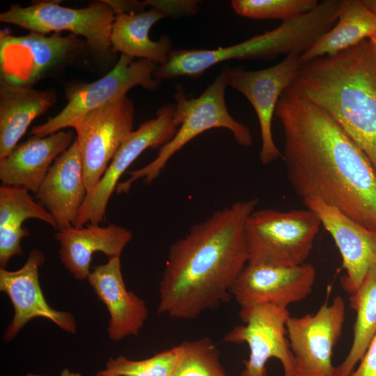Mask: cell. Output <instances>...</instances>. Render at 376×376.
I'll use <instances>...</instances> for the list:
<instances>
[{
    "instance_id": "cell-6",
    "label": "cell",
    "mask_w": 376,
    "mask_h": 376,
    "mask_svg": "<svg viewBox=\"0 0 376 376\" xmlns=\"http://www.w3.org/2000/svg\"><path fill=\"white\" fill-rule=\"evenodd\" d=\"M321 226L307 208L255 210L245 226L248 263L280 267L306 263Z\"/></svg>"
},
{
    "instance_id": "cell-3",
    "label": "cell",
    "mask_w": 376,
    "mask_h": 376,
    "mask_svg": "<svg viewBox=\"0 0 376 376\" xmlns=\"http://www.w3.org/2000/svg\"><path fill=\"white\" fill-rule=\"evenodd\" d=\"M288 89L327 112L376 173V50L368 39L306 63Z\"/></svg>"
},
{
    "instance_id": "cell-33",
    "label": "cell",
    "mask_w": 376,
    "mask_h": 376,
    "mask_svg": "<svg viewBox=\"0 0 376 376\" xmlns=\"http://www.w3.org/2000/svg\"><path fill=\"white\" fill-rule=\"evenodd\" d=\"M25 376H41L38 374H32V373H28ZM60 376H82L79 373H75L70 370L68 368H64L61 373Z\"/></svg>"
},
{
    "instance_id": "cell-14",
    "label": "cell",
    "mask_w": 376,
    "mask_h": 376,
    "mask_svg": "<svg viewBox=\"0 0 376 376\" xmlns=\"http://www.w3.org/2000/svg\"><path fill=\"white\" fill-rule=\"evenodd\" d=\"M345 318V304L340 296L324 303L314 314L290 316L287 336L294 356V376H334L331 363Z\"/></svg>"
},
{
    "instance_id": "cell-23",
    "label": "cell",
    "mask_w": 376,
    "mask_h": 376,
    "mask_svg": "<svg viewBox=\"0 0 376 376\" xmlns=\"http://www.w3.org/2000/svg\"><path fill=\"white\" fill-rule=\"evenodd\" d=\"M166 15L151 8L147 11L118 14L111 30V45L113 52L132 58L146 59L162 65L169 59L173 49L171 39L166 35L157 41L150 40V28Z\"/></svg>"
},
{
    "instance_id": "cell-15",
    "label": "cell",
    "mask_w": 376,
    "mask_h": 376,
    "mask_svg": "<svg viewBox=\"0 0 376 376\" xmlns=\"http://www.w3.org/2000/svg\"><path fill=\"white\" fill-rule=\"evenodd\" d=\"M45 259L44 253L34 249L19 269L0 268V291L8 297L14 311L13 319L4 331L6 342L13 340L29 321L38 318L50 320L68 333L74 334L77 331L74 315L53 308L43 295L38 272Z\"/></svg>"
},
{
    "instance_id": "cell-36",
    "label": "cell",
    "mask_w": 376,
    "mask_h": 376,
    "mask_svg": "<svg viewBox=\"0 0 376 376\" xmlns=\"http://www.w3.org/2000/svg\"><path fill=\"white\" fill-rule=\"evenodd\" d=\"M368 40L376 50V31L368 38Z\"/></svg>"
},
{
    "instance_id": "cell-32",
    "label": "cell",
    "mask_w": 376,
    "mask_h": 376,
    "mask_svg": "<svg viewBox=\"0 0 376 376\" xmlns=\"http://www.w3.org/2000/svg\"><path fill=\"white\" fill-rule=\"evenodd\" d=\"M113 9L115 15L144 11V1H105Z\"/></svg>"
},
{
    "instance_id": "cell-12",
    "label": "cell",
    "mask_w": 376,
    "mask_h": 376,
    "mask_svg": "<svg viewBox=\"0 0 376 376\" xmlns=\"http://www.w3.org/2000/svg\"><path fill=\"white\" fill-rule=\"evenodd\" d=\"M303 65L301 54L292 52L269 68L246 70L226 67L227 84L240 92L253 106L261 136L260 162L266 166L282 157L272 134V118L282 94L293 84Z\"/></svg>"
},
{
    "instance_id": "cell-27",
    "label": "cell",
    "mask_w": 376,
    "mask_h": 376,
    "mask_svg": "<svg viewBox=\"0 0 376 376\" xmlns=\"http://www.w3.org/2000/svg\"><path fill=\"white\" fill-rule=\"evenodd\" d=\"M178 347V359L170 376H228L210 338L184 341Z\"/></svg>"
},
{
    "instance_id": "cell-5",
    "label": "cell",
    "mask_w": 376,
    "mask_h": 376,
    "mask_svg": "<svg viewBox=\"0 0 376 376\" xmlns=\"http://www.w3.org/2000/svg\"><path fill=\"white\" fill-rule=\"evenodd\" d=\"M227 86L226 67L197 97L188 98L183 87L177 85L174 94L175 115L179 127L175 134L159 148L155 159L139 169L129 171L130 177L118 184L116 193H127L132 185L139 179H143L147 184L153 182L177 152L191 140L209 130L227 129L239 145L251 146L253 139L250 129L233 118L227 109L225 101Z\"/></svg>"
},
{
    "instance_id": "cell-24",
    "label": "cell",
    "mask_w": 376,
    "mask_h": 376,
    "mask_svg": "<svg viewBox=\"0 0 376 376\" xmlns=\"http://www.w3.org/2000/svg\"><path fill=\"white\" fill-rule=\"evenodd\" d=\"M29 192L17 187H0V268L6 269L11 258L23 255L22 240L30 235L23 227L26 220L36 219L57 230L50 213Z\"/></svg>"
},
{
    "instance_id": "cell-7",
    "label": "cell",
    "mask_w": 376,
    "mask_h": 376,
    "mask_svg": "<svg viewBox=\"0 0 376 376\" xmlns=\"http://www.w3.org/2000/svg\"><path fill=\"white\" fill-rule=\"evenodd\" d=\"M86 42L70 33L50 36L30 32L13 36L0 31L1 86L32 88L40 80L63 68Z\"/></svg>"
},
{
    "instance_id": "cell-2",
    "label": "cell",
    "mask_w": 376,
    "mask_h": 376,
    "mask_svg": "<svg viewBox=\"0 0 376 376\" xmlns=\"http://www.w3.org/2000/svg\"><path fill=\"white\" fill-rule=\"evenodd\" d=\"M258 202L255 198L218 210L171 245L158 314L194 320L228 300L249 262L245 226Z\"/></svg>"
},
{
    "instance_id": "cell-9",
    "label": "cell",
    "mask_w": 376,
    "mask_h": 376,
    "mask_svg": "<svg viewBox=\"0 0 376 376\" xmlns=\"http://www.w3.org/2000/svg\"><path fill=\"white\" fill-rule=\"evenodd\" d=\"M157 65L146 59L134 61L121 54L115 66L102 78L69 90L67 104L56 116L31 130L33 136H47L72 125L90 112L126 96L133 87L149 91L159 88L155 78Z\"/></svg>"
},
{
    "instance_id": "cell-18",
    "label": "cell",
    "mask_w": 376,
    "mask_h": 376,
    "mask_svg": "<svg viewBox=\"0 0 376 376\" xmlns=\"http://www.w3.org/2000/svg\"><path fill=\"white\" fill-rule=\"evenodd\" d=\"M87 281L109 313V339L117 342L138 336L148 318V309L143 299L127 290L120 256L109 258L106 263L94 267Z\"/></svg>"
},
{
    "instance_id": "cell-16",
    "label": "cell",
    "mask_w": 376,
    "mask_h": 376,
    "mask_svg": "<svg viewBox=\"0 0 376 376\" xmlns=\"http://www.w3.org/2000/svg\"><path fill=\"white\" fill-rule=\"evenodd\" d=\"M316 270L309 263L280 267L247 263L235 282L231 295L240 308L270 304L287 308L312 292Z\"/></svg>"
},
{
    "instance_id": "cell-34",
    "label": "cell",
    "mask_w": 376,
    "mask_h": 376,
    "mask_svg": "<svg viewBox=\"0 0 376 376\" xmlns=\"http://www.w3.org/2000/svg\"><path fill=\"white\" fill-rule=\"evenodd\" d=\"M366 6L376 15V0H363Z\"/></svg>"
},
{
    "instance_id": "cell-11",
    "label": "cell",
    "mask_w": 376,
    "mask_h": 376,
    "mask_svg": "<svg viewBox=\"0 0 376 376\" xmlns=\"http://www.w3.org/2000/svg\"><path fill=\"white\" fill-rule=\"evenodd\" d=\"M244 323L231 329L223 342L249 347V357L243 361L240 376H267L266 363L275 358L281 362L284 375L294 376V356L287 336L286 322L290 317L287 308L270 304L240 308Z\"/></svg>"
},
{
    "instance_id": "cell-13",
    "label": "cell",
    "mask_w": 376,
    "mask_h": 376,
    "mask_svg": "<svg viewBox=\"0 0 376 376\" xmlns=\"http://www.w3.org/2000/svg\"><path fill=\"white\" fill-rule=\"evenodd\" d=\"M134 108L127 96L95 109L73 125L87 193L99 182L116 153L133 131Z\"/></svg>"
},
{
    "instance_id": "cell-22",
    "label": "cell",
    "mask_w": 376,
    "mask_h": 376,
    "mask_svg": "<svg viewBox=\"0 0 376 376\" xmlns=\"http://www.w3.org/2000/svg\"><path fill=\"white\" fill-rule=\"evenodd\" d=\"M56 97L54 89L0 86V159L11 152L33 120L47 111Z\"/></svg>"
},
{
    "instance_id": "cell-8",
    "label": "cell",
    "mask_w": 376,
    "mask_h": 376,
    "mask_svg": "<svg viewBox=\"0 0 376 376\" xmlns=\"http://www.w3.org/2000/svg\"><path fill=\"white\" fill-rule=\"evenodd\" d=\"M115 16L105 1L81 8L61 6L55 1H40L26 7L10 5L0 14V22L42 34L69 31L84 37L88 48L95 55L105 56L112 51L110 36Z\"/></svg>"
},
{
    "instance_id": "cell-30",
    "label": "cell",
    "mask_w": 376,
    "mask_h": 376,
    "mask_svg": "<svg viewBox=\"0 0 376 376\" xmlns=\"http://www.w3.org/2000/svg\"><path fill=\"white\" fill-rule=\"evenodd\" d=\"M146 6L155 8L167 15H187L196 14L198 10L197 1H145Z\"/></svg>"
},
{
    "instance_id": "cell-25",
    "label": "cell",
    "mask_w": 376,
    "mask_h": 376,
    "mask_svg": "<svg viewBox=\"0 0 376 376\" xmlns=\"http://www.w3.org/2000/svg\"><path fill=\"white\" fill-rule=\"evenodd\" d=\"M376 31V15L363 0H339L335 24L301 54L304 64L333 56L368 39Z\"/></svg>"
},
{
    "instance_id": "cell-20",
    "label": "cell",
    "mask_w": 376,
    "mask_h": 376,
    "mask_svg": "<svg viewBox=\"0 0 376 376\" xmlns=\"http://www.w3.org/2000/svg\"><path fill=\"white\" fill-rule=\"evenodd\" d=\"M73 139V132L61 130L47 136H33L17 143L0 159L2 185L36 194L55 159L72 144Z\"/></svg>"
},
{
    "instance_id": "cell-17",
    "label": "cell",
    "mask_w": 376,
    "mask_h": 376,
    "mask_svg": "<svg viewBox=\"0 0 376 376\" xmlns=\"http://www.w3.org/2000/svg\"><path fill=\"white\" fill-rule=\"evenodd\" d=\"M303 202L334 240L345 270L341 285L350 295L354 294L366 276L376 268V233L321 200L308 198Z\"/></svg>"
},
{
    "instance_id": "cell-28",
    "label": "cell",
    "mask_w": 376,
    "mask_h": 376,
    "mask_svg": "<svg viewBox=\"0 0 376 376\" xmlns=\"http://www.w3.org/2000/svg\"><path fill=\"white\" fill-rule=\"evenodd\" d=\"M317 0H233L234 11L239 15L256 19L287 21L313 10Z\"/></svg>"
},
{
    "instance_id": "cell-26",
    "label": "cell",
    "mask_w": 376,
    "mask_h": 376,
    "mask_svg": "<svg viewBox=\"0 0 376 376\" xmlns=\"http://www.w3.org/2000/svg\"><path fill=\"white\" fill-rule=\"evenodd\" d=\"M350 305L356 313L353 341L347 357L334 367V376H350L376 335V268L350 295Z\"/></svg>"
},
{
    "instance_id": "cell-35",
    "label": "cell",
    "mask_w": 376,
    "mask_h": 376,
    "mask_svg": "<svg viewBox=\"0 0 376 376\" xmlns=\"http://www.w3.org/2000/svg\"><path fill=\"white\" fill-rule=\"evenodd\" d=\"M95 376H124V375H120L113 373L109 372V370H106L104 368V370L98 371L95 374Z\"/></svg>"
},
{
    "instance_id": "cell-4",
    "label": "cell",
    "mask_w": 376,
    "mask_h": 376,
    "mask_svg": "<svg viewBox=\"0 0 376 376\" xmlns=\"http://www.w3.org/2000/svg\"><path fill=\"white\" fill-rule=\"evenodd\" d=\"M321 32L317 17L308 13L234 45L215 49H173L167 61L157 67L155 78L158 81L182 76L197 78L212 66L228 60L272 59L283 54H302Z\"/></svg>"
},
{
    "instance_id": "cell-10",
    "label": "cell",
    "mask_w": 376,
    "mask_h": 376,
    "mask_svg": "<svg viewBox=\"0 0 376 376\" xmlns=\"http://www.w3.org/2000/svg\"><path fill=\"white\" fill-rule=\"evenodd\" d=\"M175 104L160 107L156 118L140 125L121 145L99 182L89 191L80 209L75 227L100 224L105 220L108 202L118 180L129 166L148 148H160L175 134L179 127Z\"/></svg>"
},
{
    "instance_id": "cell-31",
    "label": "cell",
    "mask_w": 376,
    "mask_h": 376,
    "mask_svg": "<svg viewBox=\"0 0 376 376\" xmlns=\"http://www.w3.org/2000/svg\"><path fill=\"white\" fill-rule=\"evenodd\" d=\"M350 376H376V335Z\"/></svg>"
},
{
    "instance_id": "cell-19",
    "label": "cell",
    "mask_w": 376,
    "mask_h": 376,
    "mask_svg": "<svg viewBox=\"0 0 376 376\" xmlns=\"http://www.w3.org/2000/svg\"><path fill=\"white\" fill-rule=\"evenodd\" d=\"M86 194L82 159L75 139L55 159L36 198L50 213L60 230L75 226Z\"/></svg>"
},
{
    "instance_id": "cell-21",
    "label": "cell",
    "mask_w": 376,
    "mask_h": 376,
    "mask_svg": "<svg viewBox=\"0 0 376 376\" xmlns=\"http://www.w3.org/2000/svg\"><path fill=\"white\" fill-rule=\"evenodd\" d=\"M55 239L60 245L58 254L65 269L78 281L87 280L91 271V263L95 252L109 258L120 256L132 239V231L115 224L86 227L71 226L58 230Z\"/></svg>"
},
{
    "instance_id": "cell-29",
    "label": "cell",
    "mask_w": 376,
    "mask_h": 376,
    "mask_svg": "<svg viewBox=\"0 0 376 376\" xmlns=\"http://www.w3.org/2000/svg\"><path fill=\"white\" fill-rule=\"evenodd\" d=\"M178 356V345L141 360L120 355L109 359L105 369L124 376H170Z\"/></svg>"
},
{
    "instance_id": "cell-1",
    "label": "cell",
    "mask_w": 376,
    "mask_h": 376,
    "mask_svg": "<svg viewBox=\"0 0 376 376\" xmlns=\"http://www.w3.org/2000/svg\"><path fill=\"white\" fill-rule=\"evenodd\" d=\"M274 114L284 136L288 182L376 233V173L363 151L323 109L287 89Z\"/></svg>"
}]
</instances>
